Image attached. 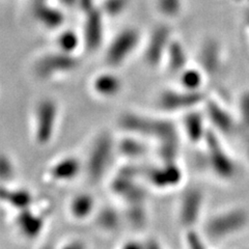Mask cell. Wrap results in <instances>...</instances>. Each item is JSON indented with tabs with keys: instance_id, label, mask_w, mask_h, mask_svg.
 I'll list each match as a JSON object with an SVG mask.
<instances>
[{
	"instance_id": "6da1fadb",
	"label": "cell",
	"mask_w": 249,
	"mask_h": 249,
	"mask_svg": "<svg viewBox=\"0 0 249 249\" xmlns=\"http://www.w3.org/2000/svg\"><path fill=\"white\" fill-rule=\"evenodd\" d=\"M120 126L128 134L142 138L155 139L157 142L178 138L177 127L166 119L151 118L134 112L124 113L120 119Z\"/></svg>"
},
{
	"instance_id": "7a4b0ae2",
	"label": "cell",
	"mask_w": 249,
	"mask_h": 249,
	"mask_svg": "<svg viewBox=\"0 0 249 249\" xmlns=\"http://www.w3.org/2000/svg\"><path fill=\"white\" fill-rule=\"evenodd\" d=\"M249 224V212L242 207L231 208L213 215L204 225V235L210 240H222L243 231Z\"/></svg>"
},
{
	"instance_id": "3957f363",
	"label": "cell",
	"mask_w": 249,
	"mask_h": 249,
	"mask_svg": "<svg viewBox=\"0 0 249 249\" xmlns=\"http://www.w3.org/2000/svg\"><path fill=\"white\" fill-rule=\"evenodd\" d=\"M59 121V106L54 99L44 98L34 109L33 136L35 142L46 146L52 142L56 134Z\"/></svg>"
},
{
	"instance_id": "277c9868",
	"label": "cell",
	"mask_w": 249,
	"mask_h": 249,
	"mask_svg": "<svg viewBox=\"0 0 249 249\" xmlns=\"http://www.w3.org/2000/svg\"><path fill=\"white\" fill-rule=\"evenodd\" d=\"M116 152V142L109 132H103L96 138L84 162V170L90 181L102 180Z\"/></svg>"
},
{
	"instance_id": "5b68a950",
	"label": "cell",
	"mask_w": 249,
	"mask_h": 249,
	"mask_svg": "<svg viewBox=\"0 0 249 249\" xmlns=\"http://www.w3.org/2000/svg\"><path fill=\"white\" fill-rule=\"evenodd\" d=\"M80 66L76 54L55 50L45 53L34 62V73L41 80L57 79L72 74Z\"/></svg>"
},
{
	"instance_id": "8992f818",
	"label": "cell",
	"mask_w": 249,
	"mask_h": 249,
	"mask_svg": "<svg viewBox=\"0 0 249 249\" xmlns=\"http://www.w3.org/2000/svg\"><path fill=\"white\" fill-rule=\"evenodd\" d=\"M204 142L207 149L208 164L215 176L222 180H231L235 177L237 169L236 163L225 149L217 132L213 129H209Z\"/></svg>"
},
{
	"instance_id": "52a82bcc",
	"label": "cell",
	"mask_w": 249,
	"mask_h": 249,
	"mask_svg": "<svg viewBox=\"0 0 249 249\" xmlns=\"http://www.w3.org/2000/svg\"><path fill=\"white\" fill-rule=\"evenodd\" d=\"M142 36L135 28H126L116 35L105 51V62L112 69L119 68L130 59L138 49Z\"/></svg>"
},
{
	"instance_id": "ba28073f",
	"label": "cell",
	"mask_w": 249,
	"mask_h": 249,
	"mask_svg": "<svg viewBox=\"0 0 249 249\" xmlns=\"http://www.w3.org/2000/svg\"><path fill=\"white\" fill-rule=\"evenodd\" d=\"M206 96L201 90L193 91L180 88L178 89H166L160 92L157 104L164 112H187L206 103Z\"/></svg>"
},
{
	"instance_id": "9c48e42d",
	"label": "cell",
	"mask_w": 249,
	"mask_h": 249,
	"mask_svg": "<svg viewBox=\"0 0 249 249\" xmlns=\"http://www.w3.org/2000/svg\"><path fill=\"white\" fill-rule=\"evenodd\" d=\"M204 192L196 187L188 189L182 196L178 207V219L186 229L194 228L198 222L204 209Z\"/></svg>"
},
{
	"instance_id": "30bf717a",
	"label": "cell",
	"mask_w": 249,
	"mask_h": 249,
	"mask_svg": "<svg viewBox=\"0 0 249 249\" xmlns=\"http://www.w3.org/2000/svg\"><path fill=\"white\" fill-rule=\"evenodd\" d=\"M84 170V162L76 156L69 155L61 157L49 166L46 171V178L51 183L66 184L72 182Z\"/></svg>"
},
{
	"instance_id": "8fae6325",
	"label": "cell",
	"mask_w": 249,
	"mask_h": 249,
	"mask_svg": "<svg viewBox=\"0 0 249 249\" xmlns=\"http://www.w3.org/2000/svg\"><path fill=\"white\" fill-rule=\"evenodd\" d=\"M171 41L167 28L160 27L154 31L144 47L143 57L147 66L155 68L163 64Z\"/></svg>"
},
{
	"instance_id": "7c38bea8",
	"label": "cell",
	"mask_w": 249,
	"mask_h": 249,
	"mask_svg": "<svg viewBox=\"0 0 249 249\" xmlns=\"http://www.w3.org/2000/svg\"><path fill=\"white\" fill-rule=\"evenodd\" d=\"M183 170L175 162H162L160 166L154 167L150 170L147 178L150 184L157 189L175 188L183 181Z\"/></svg>"
},
{
	"instance_id": "4fadbf2b",
	"label": "cell",
	"mask_w": 249,
	"mask_h": 249,
	"mask_svg": "<svg viewBox=\"0 0 249 249\" xmlns=\"http://www.w3.org/2000/svg\"><path fill=\"white\" fill-rule=\"evenodd\" d=\"M124 89V83L119 74L105 71L92 77L90 89L101 99H113L120 96Z\"/></svg>"
},
{
	"instance_id": "5bb4252c",
	"label": "cell",
	"mask_w": 249,
	"mask_h": 249,
	"mask_svg": "<svg viewBox=\"0 0 249 249\" xmlns=\"http://www.w3.org/2000/svg\"><path fill=\"white\" fill-rule=\"evenodd\" d=\"M208 122L212 124L218 134H231L237 128L232 115L220 103L214 100H206V112Z\"/></svg>"
},
{
	"instance_id": "9a60e30c",
	"label": "cell",
	"mask_w": 249,
	"mask_h": 249,
	"mask_svg": "<svg viewBox=\"0 0 249 249\" xmlns=\"http://www.w3.org/2000/svg\"><path fill=\"white\" fill-rule=\"evenodd\" d=\"M45 225L43 214L36 213L33 206L17 211L15 227L21 235L27 239H36L41 235Z\"/></svg>"
},
{
	"instance_id": "2e32d148",
	"label": "cell",
	"mask_w": 249,
	"mask_h": 249,
	"mask_svg": "<svg viewBox=\"0 0 249 249\" xmlns=\"http://www.w3.org/2000/svg\"><path fill=\"white\" fill-rule=\"evenodd\" d=\"M207 116L196 109L185 112L183 119V130L185 136L192 143L204 142L209 130L207 126Z\"/></svg>"
},
{
	"instance_id": "e0dca14e",
	"label": "cell",
	"mask_w": 249,
	"mask_h": 249,
	"mask_svg": "<svg viewBox=\"0 0 249 249\" xmlns=\"http://www.w3.org/2000/svg\"><path fill=\"white\" fill-rule=\"evenodd\" d=\"M0 201L19 211L34 206L35 196L27 189L14 188L10 184H0Z\"/></svg>"
},
{
	"instance_id": "ac0fdd59",
	"label": "cell",
	"mask_w": 249,
	"mask_h": 249,
	"mask_svg": "<svg viewBox=\"0 0 249 249\" xmlns=\"http://www.w3.org/2000/svg\"><path fill=\"white\" fill-rule=\"evenodd\" d=\"M199 68L208 76L215 75L222 64V52L218 43L209 41L201 47L198 55Z\"/></svg>"
},
{
	"instance_id": "d6986e66",
	"label": "cell",
	"mask_w": 249,
	"mask_h": 249,
	"mask_svg": "<svg viewBox=\"0 0 249 249\" xmlns=\"http://www.w3.org/2000/svg\"><path fill=\"white\" fill-rule=\"evenodd\" d=\"M89 17L85 25L84 34L82 35L83 45L89 51H96L103 38L102 13H97L95 9L89 12Z\"/></svg>"
},
{
	"instance_id": "ffe728a7",
	"label": "cell",
	"mask_w": 249,
	"mask_h": 249,
	"mask_svg": "<svg viewBox=\"0 0 249 249\" xmlns=\"http://www.w3.org/2000/svg\"><path fill=\"white\" fill-rule=\"evenodd\" d=\"M96 199L88 192L78 193L69 204V214L77 221L89 219L96 211Z\"/></svg>"
},
{
	"instance_id": "44dd1931",
	"label": "cell",
	"mask_w": 249,
	"mask_h": 249,
	"mask_svg": "<svg viewBox=\"0 0 249 249\" xmlns=\"http://www.w3.org/2000/svg\"><path fill=\"white\" fill-rule=\"evenodd\" d=\"M163 64L166 66L165 68L168 72L176 75H178L188 67V56L184 46L180 42L175 40L170 42Z\"/></svg>"
},
{
	"instance_id": "7402d4cb",
	"label": "cell",
	"mask_w": 249,
	"mask_h": 249,
	"mask_svg": "<svg viewBox=\"0 0 249 249\" xmlns=\"http://www.w3.org/2000/svg\"><path fill=\"white\" fill-rule=\"evenodd\" d=\"M116 151L124 157L136 159L142 158L147 154L149 145H147L144 138L133 134H128L120 142H116Z\"/></svg>"
},
{
	"instance_id": "603a6c76",
	"label": "cell",
	"mask_w": 249,
	"mask_h": 249,
	"mask_svg": "<svg viewBox=\"0 0 249 249\" xmlns=\"http://www.w3.org/2000/svg\"><path fill=\"white\" fill-rule=\"evenodd\" d=\"M205 75L206 74L199 67L193 68L188 66L178 75V81H180V88L193 91L200 90L202 83H204Z\"/></svg>"
},
{
	"instance_id": "cb8c5ba5",
	"label": "cell",
	"mask_w": 249,
	"mask_h": 249,
	"mask_svg": "<svg viewBox=\"0 0 249 249\" xmlns=\"http://www.w3.org/2000/svg\"><path fill=\"white\" fill-rule=\"evenodd\" d=\"M56 49L62 52L76 54L80 45H83L82 36L80 37L77 33L73 30H66L64 33L59 34L56 40Z\"/></svg>"
},
{
	"instance_id": "d4e9b609",
	"label": "cell",
	"mask_w": 249,
	"mask_h": 249,
	"mask_svg": "<svg viewBox=\"0 0 249 249\" xmlns=\"http://www.w3.org/2000/svg\"><path fill=\"white\" fill-rule=\"evenodd\" d=\"M17 175V165L11 156L0 154V184H12Z\"/></svg>"
},
{
	"instance_id": "484cf974",
	"label": "cell",
	"mask_w": 249,
	"mask_h": 249,
	"mask_svg": "<svg viewBox=\"0 0 249 249\" xmlns=\"http://www.w3.org/2000/svg\"><path fill=\"white\" fill-rule=\"evenodd\" d=\"M36 18L47 28H57L64 21V17L58 11L49 9L38 10Z\"/></svg>"
},
{
	"instance_id": "4316f807",
	"label": "cell",
	"mask_w": 249,
	"mask_h": 249,
	"mask_svg": "<svg viewBox=\"0 0 249 249\" xmlns=\"http://www.w3.org/2000/svg\"><path fill=\"white\" fill-rule=\"evenodd\" d=\"M99 227L106 231H111L119 227L120 215L111 208H105L98 216Z\"/></svg>"
},
{
	"instance_id": "83f0119b",
	"label": "cell",
	"mask_w": 249,
	"mask_h": 249,
	"mask_svg": "<svg viewBox=\"0 0 249 249\" xmlns=\"http://www.w3.org/2000/svg\"><path fill=\"white\" fill-rule=\"evenodd\" d=\"M184 240L187 246L191 249H204L207 247L205 235L198 232L194 228L187 229Z\"/></svg>"
},
{
	"instance_id": "f1b7e54d",
	"label": "cell",
	"mask_w": 249,
	"mask_h": 249,
	"mask_svg": "<svg viewBox=\"0 0 249 249\" xmlns=\"http://www.w3.org/2000/svg\"><path fill=\"white\" fill-rule=\"evenodd\" d=\"M240 121L244 131H249V90L242 93L239 100Z\"/></svg>"
},
{
	"instance_id": "f546056e",
	"label": "cell",
	"mask_w": 249,
	"mask_h": 249,
	"mask_svg": "<svg viewBox=\"0 0 249 249\" xmlns=\"http://www.w3.org/2000/svg\"><path fill=\"white\" fill-rule=\"evenodd\" d=\"M127 2L128 0H107L103 5V11L111 17H114V16H118L124 11Z\"/></svg>"
},
{
	"instance_id": "4dcf8cb0",
	"label": "cell",
	"mask_w": 249,
	"mask_h": 249,
	"mask_svg": "<svg viewBox=\"0 0 249 249\" xmlns=\"http://www.w3.org/2000/svg\"><path fill=\"white\" fill-rule=\"evenodd\" d=\"M89 245L85 244L82 240L79 239H73L69 240L66 244L62 245L61 247L64 248H87Z\"/></svg>"
},
{
	"instance_id": "1f68e13d",
	"label": "cell",
	"mask_w": 249,
	"mask_h": 249,
	"mask_svg": "<svg viewBox=\"0 0 249 249\" xmlns=\"http://www.w3.org/2000/svg\"><path fill=\"white\" fill-rule=\"evenodd\" d=\"M124 249H131V248H144L143 247V240H128L122 245Z\"/></svg>"
},
{
	"instance_id": "d6a6232c",
	"label": "cell",
	"mask_w": 249,
	"mask_h": 249,
	"mask_svg": "<svg viewBox=\"0 0 249 249\" xmlns=\"http://www.w3.org/2000/svg\"><path fill=\"white\" fill-rule=\"evenodd\" d=\"M143 247L150 249H158L161 248V245L159 244V241L157 239L147 238L146 240H143Z\"/></svg>"
},
{
	"instance_id": "836d02e7",
	"label": "cell",
	"mask_w": 249,
	"mask_h": 249,
	"mask_svg": "<svg viewBox=\"0 0 249 249\" xmlns=\"http://www.w3.org/2000/svg\"><path fill=\"white\" fill-rule=\"evenodd\" d=\"M244 144H245V149H246L247 155H248V157H249V131H245Z\"/></svg>"
},
{
	"instance_id": "e575fe53",
	"label": "cell",
	"mask_w": 249,
	"mask_h": 249,
	"mask_svg": "<svg viewBox=\"0 0 249 249\" xmlns=\"http://www.w3.org/2000/svg\"><path fill=\"white\" fill-rule=\"evenodd\" d=\"M62 1H64L66 4H68V5H72V4H74L76 1H78V0H62Z\"/></svg>"
}]
</instances>
